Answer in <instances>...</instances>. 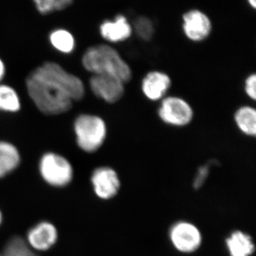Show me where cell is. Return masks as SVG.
Wrapping results in <instances>:
<instances>
[{
	"mask_svg": "<svg viewBox=\"0 0 256 256\" xmlns=\"http://www.w3.org/2000/svg\"><path fill=\"white\" fill-rule=\"evenodd\" d=\"M182 28L185 36L194 42L206 40L212 30L210 18L200 10H192L184 15Z\"/></svg>",
	"mask_w": 256,
	"mask_h": 256,
	"instance_id": "obj_9",
	"label": "cell"
},
{
	"mask_svg": "<svg viewBox=\"0 0 256 256\" xmlns=\"http://www.w3.org/2000/svg\"><path fill=\"white\" fill-rule=\"evenodd\" d=\"M21 108V101L18 92L10 86L0 84V110L16 112Z\"/></svg>",
	"mask_w": 256,
	"mask_h": 256,
	"instance_id": "obj_16",
	"label": "cell"
},
{
	"mask_svg": "<svg viewBox=\"0 0 256 256\" xmlns=\"http://www.w3.org/2000/svg\"><path fill=\"white\" fill-rule=\"evenodd\" d=\"M234 120L239 130L248 137L256 134V110L249 106L239 108L234 114Z\"/></svg>",
	"mask_w": 256,
	"mask_h": 256,
	"instance_id": "obj_15",
	"label": "cell"
},
{
	"mask_svg": "<svg viewBox=\"0 0 256 256\" xmlns=\"http://www.w3.org/2000/svg\"><path fill=\"white\" fill-rule=\"evenodd\" d=\"M246 94L248 97L250 98L252 100H256V74H252L249 75L246 78L245 80Z\"/></svg>",
	"mask_w": 256,
	"mask_h": 256,
	"instance_id": "obj_22",
	"label": "cell"
},
{
	"mask_svg": "<svg viewBox=\"0 0 256 256\" xmlns=\"http://www.w3.org/2000/svg\"><path fill=\"white\" fill-rule=\"evenodd\" d=\"M158 114L163 122L174 127L188 126L194 118L192 106L178 96L164 97L161 100Z\"/></svg>",
	"mask_w": 256,
	"mask_h": 256,
	"instance_id": "obj_5",
	"label": "cell"
},
{
	"mask_svg": "<svg viewBox=\"0 0 256 256\" xmlns=\"http://www.w3.org/2000/svg\"><path fill=\"white\" fill-rule=\"evenodd\" d=\"M92 182L96 194L102 200L114 198L120 188L118 174L109 166H100L94 170Z\"/></svg>",
	"mask_w": 256,
	"mask_h": 256,
	"instance_id": "obj_8",
	"label": "cell"
},
{
	"mask_svg": "<svg viewBox=\"0 0 256 256\" xmlns=\"http://www.w3.org/2000/svg\"><path fill=\"white\" fill-rule=\"evenodd\" d=\"M52 46L63 54H70L75 48V38L73 35L65 30H56L52 32L50 36Z\"/></svg>",
	"mask_w": 256,
	"mask_h": 256,
	"instance_id": "obj_17",
	"label": "cell"
},
{
	"mask_svg": "<svg viewBox=\"0 0 256 256\" xmlns=\"http://www.w3.org/2000/svg\"><path fill=\"white\" fill-rule=\"evenodd\" d=\"M26 86L37 108L50 116L67 112L85 94L82 79L54 62H46L34 70Z\"/></svg>",
	"mask_w": 256,
	"mask_h": 256,
	"instance_id": "obj_1",
	"label": "cell"
},
{
	"mask_svg": "<svg viewBox=\"0 0 256 256\" xmlns=\"http://www.w3.org/2000/svg\"><path fill=\"white\" fill-rule=\"evenodd\" d=\"M216 164V162L212 160L210 162L204 165H202L198 168V171L195 176L194 180V188H202V185L206 182V178H208L210 175V168H212V165Z\"/></svg>",
	"mask_w": 256,
	"mask_h": 256,
	"instance_id": "obj_21",
	"label": "cell"
},
{
	"mask_svg": "<svg viewBox=\"0 0 256 256\" xmlns=\"http://www.w3.org/2000/svg\"><path fill=\"white\" fill-rule=\"evenodd\" d=\"M58 232L54 226L47 222H41L30 229L28 234V244L34 250L45 252L57 242Z\"/></svg>",
	"mask_w": 256,
	"mask_h": 256,
	"instance_id": "obj_11",
	"label": "cell"
},
{
	"mask_svg": "<svg viewBox=\"0 0 256 256\" xmlns=\"http://www.w3.org/2000/svg\"><path fill=\"white\" fill-rule=\"evenodd\" d=\"M2 222V214L1 210H0V225H1Z\"/></svg>",
	"mask_w": 256,
	"mask_h": 256,
	"instance_id": "obj_25",
	"label": "cell"
},
{
	"mask_svg": "<svg viewBox=\"0 0 256 256\" xmlns=\"http://www.w3.org/2000/svg\"><path fill=\"white\" fill-rule=\"evenodd\" d=\"M144 41H150L154 33V25L151 20L144 16H140L134 21L132 30Z\"/></svg>",
	"mask_w": 256,
	"mask_h": 256,
	"instance_id": "obj_19",
	"label": "cell"
},
{
	"mask_svg": "<svg viewBox=\"0 0 256 256\" xmlns=\"http://www.w3.org/2000/svg\"><path fill=\"white\" fill-rule=\"evenodd\" d=\"M0 256H1V255H0Z\"/></svg>",
	"mask_w": 256,
	"mask_h": 256,
	"instance_id": "obj_26",
	"label": "cell"
},
{
	"mask_svg": "<svg viewBox=\"0 0 256 256\" xmlns=\"http://www.w3.org/2000/svg\"><path fill=\"white\" fill-rule=\"evenodd\" d=\"M249 4L252 6V8H256V0H248Z\"/></svg>",
	"mask_w": 256,
	"mask_h": 256,
	"instance_id": "obj_24",
	"label": "cell"
},
{
	"mask_svg": "<svg viewBox=\"0 0 256 256\" xmlns=\"http://www.w3.org/2000/svg\"><path fill=\"white\" fill-rule=\"evenodd\" d=\"M89 85L94 95L108 104H114L124 94V82L108 75H92Z\"/></svg>",
	"mask_w": 256,
	"mask_h": 256,
	"instance_id": "obj_7",
	"label": "cell"
},
{
	"mask_svg": "<svg viewBox=\"0 0 256 256\" xmlns=\"http://www.w3.org/2000/svg\"><path fill=\"white\" fill-rule=\"evenodd\" d=\"M170 240L178 252L190 254L196 252L201 246V232L196 226L186 222L174 224L170 232Z\"/></svg>",
	"mask_w": 256,
	"mask_h": 256,
	"instance_id": "obj_6",
	"label": "cell"
},
{
	"mask_svg": "<svg viewBox=\"0 0 256 256\" xmlns=\"http://www.w3.org/2000/svg\"><path fill=\"white\" fill-rule=\"evenodd\" d=\"M74 131L79 148L88 153L100 149L107 136L105 121L96 114L79 116L74 122Z\"/></svg>",
	"mask_w": 256,
	"mask_h": 256,
	"instance_id": "obj_3",
	"label": "cell"
},
{
	"mask_svg": "<svg viewBox=\"0 0 256 256\" xmlns=\"http://www.w3.org/2000/svg\"><path fill=\"white\" fill-rule=\"evenodd\" d=\"M1 256H38L22 238L14 236L6 244Z\"/></svg>",
	"mask_w": 256,
	"mask_h": 256,
	"instance_id": "obj_18",
	"label": "cell"
},
{
	"mask_svg": "<svg viewBox=\"0 0 256 256\" xmlns=\"http://www.w3.org/2000/svg\"><path fill=\"white\" fill-rule=\"evenodd\" d=\"M171 86L170 76L160 70H152L146 74L141 84L143 95L151 101L162 100Z\"/></svg>",
	"mask_w": 256,
	"mask_h": 256,
	"instance_id": "obj_10",
	"label": "cell"
},
{
	"mask_svg": "<svg viewBox=\"0 0 256 256\" xmlns=\"http://www.w3.org/2000/svg\"><path fill=\"white\" fill-rule=\"evenodd\" d=\"M82 64L92 75L111 76L124 84L132 79V72L129 64L117 50L108 45H96L88 48L82 56Z\"/></svg>",
	"mask_w": 256,
	"mask_h": 256,
	"instance_id": "obj_2",
	"label": "cell"
},
{
	"mask_svg": "<svg viewBox=\"0 0 256 256\" xmlns=\"http://www.w3.org/2000/svg\"><path fill=\"white\" fill-rule=\"evenodd\" d=\"M229 256H252L255 252V244L248 234L236 230L226 239Z\"/></svg>",
	"mask_w": 256,
	"mask_h": 256,
	"instance_id": "obj_13",
	"label": "cell"
},
{
	"mask_svg": "<svg viewBox=\"0 0 256 256\" xmlns=\"http://www.w3.org/2000/svg\"><path fill=\"white\" fill-rule=\"evenodd\" d=\"M132 26L124 15L119 14L114 20L101 24L100 34L106 41L119 43L126 41L132 34Z\"/></svg>",
	"mask_w": 256,
	"mask_h": 256,
	"instance_id": "obj_12",
	"label": "cell"
},
{
	"mask_svg": "<svg viewBox=\"0 0 256 256\" xmlns=\"http://www.w3.org/2000/svg\"><path fill=\"white\" fill-rule=\"evenodd\" d=\"M40 171L46 183L58 188L66 186L74 176L73 168L68 160L54 152H47L42 156Z\"/></svg>",
	"mask_w": 256,
	"mask_h": 256,
	"instance_id": "obj_4",
	"label": "cell"
},
{
	"mask_svg": "<svg viewBox=\"0 0 256 256\" xmlns=\"http://www.w3.org/2000/svg\"><path fill=\"white\" fill-rule=\"evenodd\" d=\"M37 10L42 14H46L54 10H62L69 6L74 0H34Z\"/></svg>",
	"mask_w": 256,
	"mask_h": 256,
	"instance_id": "obj_20",
	"label": "cell"
},
{
	"mask_svg": "<svg viewBox=\"0 0 256 256\" xmlns=\"http://www.w3.org/2000/svg\"><path fill=\"white\" fill-rule=\"evenodd\" d=\"M20 152L9 142L0 141V178L14 171L20 163Z\"/></svg>",
	"mask_w": 256,
	"mask_h": 256,
	"instance_id": "obj_14",
	"label": "cell"
},
{
	"mask_svg": "<svg viewBox=\"0 0 256 256\" xmlns=\"http://www.w3.org/2000/svg\"><path fill=\"white\" fill-rule=\"evenodd\" d=\"M6 73V67H5L4 63L3 60L0 58V82H2L4 78Z\"/></svg>",
	"mask_w": 256,
	"mask_h": 256,
	"instance_id": "obj_23",
	"label": "cell"
}]
</instances>
